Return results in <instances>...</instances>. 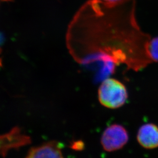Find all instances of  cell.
Segmentation results:
<instances>
[{
  "instance_id": "3957f363",
  "label": "cell",
  "mask_w": 158,
  "mask_h": 158,
  "mask_svg": "<svg viewBox=\"0 0 158 158\" xmlns=\"http://www.w3.org/2000/svg\"><path fill=\"white\" fill-rule=\"evenodd\" d=\"M128 133L122 125L113 124L105 129L101 138L103 149L108 152L118 151L128 142Z\"/></svg>"
},
{
  "instance_id": "6da1fadb",
  "label": "cell",
  "mask_w": 158,
  "mask_h": 158,
  "mask_svg": "<svg viewBox=\"0 0 158 158\" xmlns=\"http://www.w3.org/2000/svg\"><path fill=\"white\" fill-rule=\"evenodd\" d=\"M136 9V0L87 1L68 26V47L74 54L133 56L146 66L151 61L148 53L151 38L141 29Z\"/></svg>"
},
{
  "instance_id": "9c48e42d",
  "label": "cell",
  "mask_w": 158,
  "mask_h": 158,
  "mask_svg": "<svg viewBox=\"0 0 158 158\" xmlns=\"http://www.w3.org/2000/svg\"><path fill=\"white\" fill-rule=\"evenodd\" d=\"M2 1V0H0V1Z\"/></svg>"
},
{
  "instance_id": "7a4b0ae2",
  "label": "cell",
  "mask_w": 158,
  "mask_h": 158,
  "mask_svg": "<svg viewBox=\"0 0 158 158\" xmlns=\"http://www.w3.org/2000/svg\"><path fill=\"white\" fill-rule=\"evenodd\" d=\"M128 96V92L124 84L115 78L105 79L99 88V102L108 109L121 107L125 103Z\"/></svg>"
},
{
  "instance_id": "8992f818",
  "label": "cell",
  "mask_w": 158,
  "mask_h": 158,
  "mask_svg": "<svg viewBox=\"0 0 158 158\" xmlns=\"http://www.w3.org/2000/svg\"><path fill=\"white\" fill-rule=\"evenodd\" d=\"M148 53L151 61L158 63V36L149 40Z\"/></svg>"
},
{
  "instance_id": "52a82bcc",
  "label": "cell",
  "mask_w": 158,
  "mask_h": 158,
  "mask_svg": "<svg viewBox=\"0 0 158 158\" xmlns=\"http://www.w3.org/2000/svg\"><path fill=\"white\" fill-rule=\"evenodd\" d=\"M71 148L72 149L75 150H81L83 149L84 148V143L82 141H77L73 142L72 145H71Z\"/></svg>"
},
{
  "instance_id": "277c9868",
  "label": "cell",
  "mask_w": 158,
  "mask_h": 158,
  "mask_svg": "<svg viewBox=\"0 0 158 158\" xmlns=\"http://www.w3.org/2000/svg\"><path fill=\"white\" fill-rule=\"evenodd\" d=\"M138 143L145 149L158 147V127L153 123L144 124L140 127L137 136Z\"/></svg>"
},
{
  "instance_id": "ba28073f",
  "label": "cell",
  "mask_w": 158,
  "mask_h": 158,
  "mask_svg": "<svg viewBox=\"0 0 158 158\" xmlns=\"http://www.w3.org/2000/svg\"><path fill=\"white\" fill-rule=\"evenodd\" d=\"M103 1L107 2H116L119 1L120 0H102Z\"/></svg>"
},
{
  "instance_id": "5b68a950",
  "label": "cell",
  "mask_w": 158,
  "mask_h": 158,
  "mask_svg": "<svg viewBox=\"0 0 158 158\" xmlns=\"http://www.w3.org/2000/svg\"><path fill=\"white\" fill-rule=\"evenodd\" d=\"M62 145L57 142H50L30 150L29 158H63Z\"/></svg>"
}]
</instances>
